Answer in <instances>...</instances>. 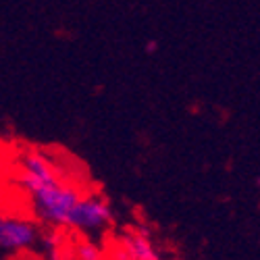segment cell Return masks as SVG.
Segmentation results:
<instances>
[{
    "label": "cell",
    "mask_w": 260,
    "mask_h": 260,
    "mask_svg": "<svg viewBox=\"0 0 260 260\" xmlns=\"http://www.w3.org/2000/svg\"><path fill=\"white\" fill-rule=\"evenodd\" d=\"M36 227L23 219H9L0 214V248L5 250H21L34 244Z\"/></svg>",
    "instance_id": "obj_4"
},
{
    "label": "cell",
    "mask_w": 260,
    "mask_h": 260,
    "mask_svg": "<svg viewBox=\"0 0 260 260\" xmlns=\"http://www.w3.org/2000/svg\"><path fill=\"white\" fill-rule=\"evenodd\" d=\"M60 181L58 175L54 173V167L46 156H42L40 152H27L23 158V173L19 177V183L23 185L27 191H36L44 185Z\"/></svg>",
    "instance_id": "obj_2"
},
{
    "label": "cell",
    "mask_w": 260,
    "mask_h": 260,
    "mask_svg": "<svg viewBox=\"0 0 260 260\" xmlns=\"http://www.w3.org/2000/svg\"><path fill=\"white\" fill-rule=\"evenodd\" d=\"M113 219V212L111 206H108L104 200L100 198H81L73 212H71V219L69 225L79 227V229H100L106 223H111Z\"/></svg>",
    "instance_id": "obj_3"
},
{
    "label": "cell",
    "mask_w": 260,
    "mask_h": 260,
    "mask_svg": "<svg viewBox=\"0 0 260 260\" xmlns=\"http://www.w3.org/2000/svg\"><path fill=\"white\" fill-rule=\"evenodd\" d=\"M123 254L127 260H160L152 242L148 240V233H127L123 235Z\"/></svg>",
    "instance_id": "obj_5"
},
{
    "label": "cell",
    "mask_w": 260,
    "mask_h": 260,
    "mask_svg": "<svg viewBox=\"0 0 260 260\" xmlns=\"http://www.w3.org/2000/svg\"><path fill=\"white\" fill-rule=\"evenodd\" d=\"M34 200H36V210L38 214L44 219L46 223L52 225H69L71 212L75 204L81 200L79 191L64 185L60 181L44 185L34 191Z\"/></svg>",
    "instance_id": "obj_1"
},
{
    "label": "cell",
    "mask_w": 260,
    "mask_h": 260,
    "mask_svg": "<svg viewBox=\"0 0 260 260\" xmlns=\"http://www.w3.org/2000/svg\"><path fill=\"white\" fill-rule=\"evenodd\" d=\"M156 48H158L156 42H148V44H146V50L148 52H156Z\"/></svg>",
    "instance_id": "obj_7"
},
{
    "label": "cell",
    "mask_w": 260,
    "mask_h": 260,
    "mask_svg": "<svg viewBox=\"0 0 260 260\" xmlns=\"http://www.w3.org/2000/svg\"><path fill=\"white\" fill-rule=\"evenodd\" d=\"M77 258L79 260H102V252L96 244L92 242H83L79 248H77Z\"/></svg>",
    "instance_id": "obj_6"
}]
</instances>
